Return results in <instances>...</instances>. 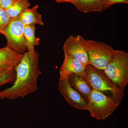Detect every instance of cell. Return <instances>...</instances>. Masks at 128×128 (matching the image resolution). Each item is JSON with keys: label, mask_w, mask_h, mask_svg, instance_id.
I'll use <instances>...</instances> for the list:
<instances>
[{"label": "cell", "mask_w": 128, "mask_h": 128, "mask_svg": "<svg viewBox=\"0 0 128 128\" xmlns=\"http://www.w3.org/2000/svg\"><path fill=\"white\" fill-rule=\"evenodd\" d=\"M16 78L12 86L0 91V99L23 98L38 89V80L41 74L39 54L36 50L26 51L15 68Z\"/></svg>", "instance_id": "1"}, {"label": "cell", "mask_w": 128, "mask_h": 128, "mask_svg": "<svg viewBox=\"0 0 128 128\" xmlns=\"http://www.w3.org/2000/svg\"><path fill=\"white\" fill-rule=\"evenodd\" d=\"M84 77L91 89L112 97L121 103L124 97V92L112 82L101 70L90 64L87 65L85 68Z\"/></svg>", "instance_id": "2"}, {"label": "cell", "mask_w": 128, "mask_h": 128, "mask_svg": "<svg viewBox=\"0 0 128 128\" xmlns=\"http://www.w3.org/2000/svg\"><path fill=\"white\" fill-rule=\"evenodd\" d=\"M103 71L112 82L124 92L128 83V53L114 50L112 60Z\"/></svg>", "instance_id": "3"}, {"label": "cell", "mask_w": 128, "mask_h": 128, "mask_svg": "<svg viewBox=\"0 0 128 128\" xmlns=\"http://www.w3.org/2000/svg\"><path fill=\"white\" fill-rule=\"evenodd\" d=\"M120 104L112 97L92 89L86 110L89 111L93 118L98 120H105L114 112Z\"/></svg>", "instance_id": "4"}, {"label": "cell", "mask_w": 128, "mask_h": 128, "mask_svg": "<svg viewBox=\"0 0 128 128\" xmlns=\"http://www.w3.org/2000/svg\"><path fill=\"white\" fill-rule=\"evenodd\" d=\"M90 64L103 70L111 61L114 50L103 42L86 40Z\"/></svg>", "instance_id": "5"}, {"label": "cell", "mask_w": 128, "mask_h": 128, "mask_svg": "<svg viewBox=\"0 0 128 128\" xmlns=\"http://www.w3.org/2000/svg\"><path fill=\"white\" fill-rule=\"evenodd\" d=\"M24 28V25L18 17L12 18L4 35L7 41L6 47L22 54L27 50Z\"/></svg>", "instance_id": "6"}, {"label": "cell", "mask_w": 128, "mask_h": 128, "mask_svg": "<svg viewBox=\"0 0 128 128\" xmlns=\"http://www.w3.org/2000/svg\"><path fill=\"white\" fill-rule=\"evenodd\" d=\"M64 54L78 60L85 65L90 64L86 40L82 36L70 35L64 43Z\"/></svg>", "instance_id": "7"}, {"label": "cell", "mask_w": 128, "mask_h": 128, "mask_svg": "<svg viewBox=\"0 0 128 128\" xmlns=\"http://www.w3.org/2000/svg\"><path fill=\"white\" fill-rule=\"evenodd\" d=\"M58 87L61 94L70 105L78 110H86V101L72 87L68 78L59 79Z\"/></svg>", "instance_id": "8"}, {"label": "cell", "mask_w": 128, "mask_h": 128, "mask_svg": "<svg viewBox=\"0 0 128 128\" xmlns=\"http://www.w3.org/2000/svg\"><path fill=\"white\" fill-rule=\"evenodd\" d=\"M86 66L78 60L64 55V62L60 69L59 79L68 78L73 74L84 76Z\"/></svg>", "instance_id": "9"}, {"label": "cell", "mask_w": 128, "mask_h": 128, "mask_svg": "<svg viewBox=\"0 0 128 128\" xmlns=\"http://www.w3.org/2000/svg\"><path fill=\"white\" fill-rule=\"evenodd\" d=\"M71 4L79 11L85 13L101 12L112 6L106 0H74Z\"/></svg>", "instance_id": "10"}, {"label": "cell", "mask_w": 128, "mask_h": 128, "mask_svg": "<svg viewBox=\"0 0 128 128\" xmlns=\"http://www.w3.org/2000/svg\"><path fill=\"white\" fill-rule=\"evenodd\" d=\"M22 55L6 46L0 48V72L15 68L20 61Z\"/></svg>", "instance_id": "11"}, {"label": "cell", "mask_w": 128, "mask_h": 128, "mask_svg": "<svg viewBox=\"0 0 128 128\" xmlns=\"http://www.w3.org/2000/svg\"><path fill=\"white\" fill-rule=\"evenodd\" d=\"M68 80L72 87L78 92L87 102L90 94L91 89L84 76L73 74L69 76Z\"/></svg>", "instance_id": "12"}, {"label": "cell", "mask_w": 128, "mask_h": 128, "mask_svg": "<svg viewBox=\"0 0 128 128\" xmlns=\"http://www.w3.org/2000/svg\"><path fill=\"white\" fill-rule=\"evenodd\" d=\"M38 5H36L32 8L25 10L18 17L19 19L24 26L38 24L44 25L42 16L38 11Z\"/></svg>", "instance_id": "13"}, {"label": "cell", "mask_w": 128, "mask_h": 128, "mask_svg": "<svg viewBox=\"0 0 128 128\" xmlns=\"http://www.w3.org/2000/svg\"><path fill=\"white\" fill-rule=\"evenodd\" d=\"M36 30L35 25L24 26V33L26 44L27 51H34V47L38 46L40 44V39L35 36Z\"/></svg>", "instance_id": "14"}, {"label": "cell", "mask_w": 128, "mask_h": 128, "mask_svg": "<svg viewBox=\"0 0 128 128\" xmlns=\"http://www.w3.org/2000/svg\"><path fill=\"white\" fill-rule=\"evenodd\" d=\"M30 4L28 0H15L6 9L8 14L12 19L18 18L24 11L30 8Z\"/></svg>", "instance_id": "15"}, {"label": "cell", "mask_w": 128, "mask_h": 128, "mask_svg": "<svg viewBox=\"0 0 128 128\" xmlns=\"http://www.w3.org/2000/svg\"><path fill=\"white\" fill-rule=\"evenodd\" d=\"M16 78L15 68L0 72V86L6 84H13Z\"/></svg>", "instance_id": "16"}, {"label": "cell", "mask_w": 128, "mask_h": 128, "mask_svg": "<svg viewBox=\"0 0 128 128\" xmlns=\"http://www.w3.org/2000/svg\"><path fill=\"white\" fill-rule=\"evenodd\" d=\"M12 18L8 14L6 10L0 8V34H4L10 23Z\"/></svg>", "instance_id": "17"}, {"label": "cell", "mask_w": 128, "mask_h": 128, "mask_svg": "<svg viewBox=\"0 0 128 128\" xmlns=\"http://www.w3.org/2000/svg\"><path fill=\"white\" fill-rule=\"evenodd\" d=\"M14 1L15 0H0L1 6L6 10L13 4Z\"/></svg>", "instance_id": "18"}, {"label": "cell", "mask_w": 128, "mask_h": 128, "mask_svg": "<svg viewBox=\"0 0 128 128\" xmlns=\"http://www.w3.org/2000/svg\"><path fill=\"white\" fill-rule=\"evenodd\" d=\"M109 4L113 6L117 3H125L128 4V0H106Z\"/></svg>", "instance_id": "19"}, {"label": "cell", "mask_w": 128, "mask_h": 128, "mask_svg": "<svg viewBox=\"0 0 128 128\" xmlns=\"http://www.w3.org/2000/svg\"><path fill=\"white\" fill-rule=\"evenodd\" d=\"M56 2L58 3H61V2H71L73 1L74 0H54Z\"/></svg>", "instance_id": "20"}, {"label": "cell", "mask_w": 128, "mask_h": 128, "mask_svg": "<svg viewBox=\"0 0 128 128\" xmlns=\"http://www.w3.org/2000/svg\"><path fill=\"white\" fill-rule=\"evenodd\" d=\"M0 8H1V6L0 2Z\"/></svg>", "instance_id": "21"}]
</instances>
